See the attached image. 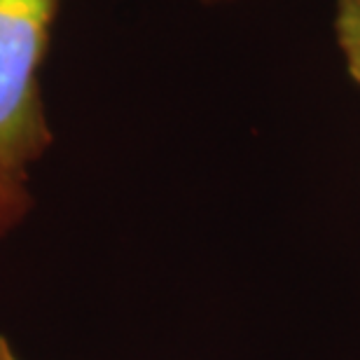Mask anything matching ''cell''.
<instances>
[{
  "label": "cell",
  "mask_w": 360,
  "mask_h": 360,
  "mask_svg": "<svg viewBox=\"0 0 360 360\" xmlns=\"http://www.w3.org/2000/svg\"><path fill=\"white\" fill-rule=\"evenodd\" d=\"M61 0H0V180L28 183L54 136L42 66Z\"/></svg>",
  "instance_id": "1"
},
{
  "label": "cell",
  "mask_w": 360,
  "mask_h": 360,
  "mask_svg": "<svg viewBox=\"0 0 360 360\" xmlns=\"http://www.w3.org/2000/svg\"><path fill=\"white\" fill-rule=\"evenodd\" d=\"M0 360H24L19 351L14 349V344L3 333H0Z\"/></svg>",
  "instance_id": "4"
},
{
  "label": "cell",
  "mask_w": 360,
  "mask_h": 360,
  "mask_svg": "<svg viewBox=\"0 0 360 360\" xmlns=\"http://www.w3.org/2000/svg\"><path fill=\"white\" fill-rule=\"evenodd\" d=\"M333 35L347 75L360 87V0H335Z\"/></svg>",
  "instance_id": "2"
},
{
  "label": "cell",
  "mask_w": 360,
  "mask_h": 360,
  "mask_svg": "<svg viewBox=\"0 0 360 360\" xmlns=\"http://www.w3.org/2000/svg\"><path fill=\"white\" fill-rule=\"evenodd\" d=\"M201 3H208V5H215V3H234V0H201Z\"/></svg>",
  "instance_id": "5"
},
{
  "label": "cell",
  "mask_w": 360,
  "mask_h": 360,
  "mask_svg": "<svg viewBox=\"0 0 360 360\" xmlns=\"http://www.w3.org/2000/svg\"><path fill=\"white\" fill-rule=\"evenodd\" d=\"M28 206H31L28 183L0 180V236L19 225V220L28 211Z\"/></svg>",
  "instance_id": "3"
}]
</instances>
